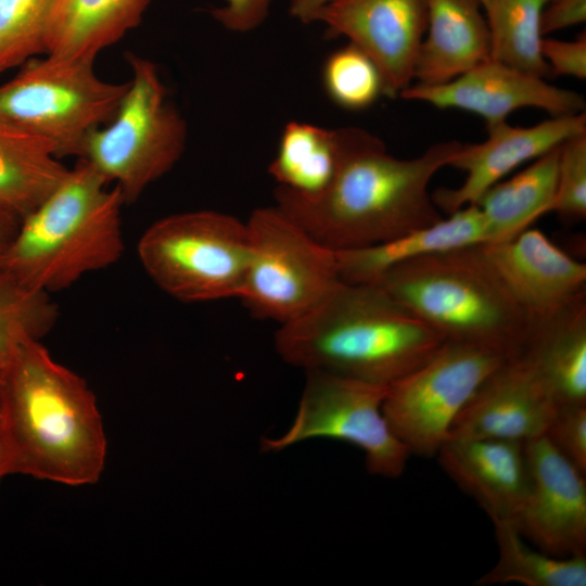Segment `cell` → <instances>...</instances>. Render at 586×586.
<instances>
[{
    "instance_id": "19",
    "label": "cell",
    "mask_w": 586,
    "mask_h": 586,
    "mask_svg": "<svg viewBox=\"0 0 586 586\" xmlns=\"http://www.w3.org/2000/svg\"><path fill=\"white\" fill-rule=\"evenodd\" d=\"M480 0H426V27L413 69L416 84L448 82L489 59Z\"/></svg>"
},
{
    "instance_id": "26",
    "label": "cell",
    "mask_w": 586,
    "mask_h": 586,
    "mask_svg": "<svg viewBox=\"0 0 586 586\" xmlns=\"http://www.w3.org/2000/svg\"><path fill=\"white\" fill-rule=\"evenodd\" d=\"M498 545L496 564L479 579L477 586L518 583L525 586H585L586 557H558L528 547L515 525L491 519Z\"/></svg>"
},
{
    "instance_id": "36",
    "label": "cell",
    "mask_w": 586,
    "mask_h": 586,
    "mask_svg": "<svg viewBox=\"0 0 586 586\" xmlns=\"http://www.w3.org/2000/svg\"><path fill=\"white\" fill-rule=\"evenodd\" d=\"M20 224L21 218L18 216L0 207V260L13 241Z\"/></svg>"
},
{
    "instance_id": "5",
    "label": "cell",
    "mask_w": 586,
    "mask_h": 586,
    "mask_svg": "<svg viewBox=\"0 0 586 586\" xmlns=\"http://www.w3.org/2000/svg\"><path fill=\"white\" fill-rule=\"evenodd\" d=\"M445 342L471 344L511 357L530 318L483 257L479 244L425 255L385 272L377 282Z\"/></svg>"
},
{
    "instance_id": "2",
    "label": "cell",
    "mask_w": 586,
    "mask_h": 586,
    "mask_svg": "<svg viewBox=\"0 0 586 586\" xmlns=\"http://www.w3.org/2000/svg\"><path fill=\"white\" fill-rule=\"evenodd\" d=\"M0 444L7 474L72 486L95 483L106 438L86 381L22 337L0 369Z\"/></svg>"
},
{
    "instance_id": "20",
    "label": "cell",
    "mask_w": 586,
    "mask_h": 586,
    "mask_svg": "<svg viewBox=\"0 0 586 586\" xmlns=\"http://www.w3.org/2000/svg\"><path fill=\"white\" fill-rule=\"evenodd\" d=\"M515 355L535 368L558 406L586 404V294L530 320Z\"/></svg>"
},
{
    "instance_id": "34",
    "label": "cell",
    "mask_w": 586,
    "mask_h": 586,
    "mask_svg": "<svg viewBox=\"0 0 586 586\" xmlns=\"http://www.w3.org/2000/svg\"><path fill=\"white\" fill-rule=\"evenodd\" d=\"M271 3L272 0H224L212 15L229 31L249 33L265 22Z\"/></svg>"
},
{
    "instance_id": "4",
    "label": "cell",
    "mask_w": 586,
    "mask_h": 586,
    "mask_svg": "<svg viewBox=\"0 0 586 586\" xmlns=\"http://www.w3.org/2000/svg\"><path fill=\"white\" fill-rule=\"evenodd\" d=\"M86 160L78 162L31 213L0 260V272L47 293L115 264L124 252L117 187Z\"/></svg>"
},
{
    "instance_id": "24",
    "label": "cell",
    "mask_w": 586,
    "mask_h": 586,
    "mask_svg": "<svg viewBox=\"0 0 586 586\" xmlns=\"http://www.w3.org/2000/svg\"><path fill=\"white\" fill-rule=\"evenodd\" d=\"M560 145L535 158L510 179L488 188L474 203L485 222V243L510 240L538 217L550 213L557 187Z\"/></svg>"
},
{
    "instance_id": "15",
    "label": "cell",
    "mask_w": 586,
    "mask_h": 586,
    "mask_svg": "<svg viewBox=\"0 0 586 586\" xmlns=\"http://www.w3.org/2000/svg\"><path fill=\"white\" fill-rule=\"evenodd\" d=\"M557 408L535 368L515 355L477 387L454 420L448 438L526 442L545 434Z\"/></svg>"
},
{
    "instance_id": "32",
    "label": "cell",
    "mask_w": 586,
    "mask_h": 586,
    "mask_svg": "<svg viewBox=\"0 0 586 586\" xmlns=\"http://www.w3.org/2000/svg\"><path fill=\"white\" fill-rule=\"evenodd\" d=\"M543 436L586 474V404L558 406Z\"/></svg>"
},
{
    "instance_id": "22",
    "label": "cell",
    "mask_w": 586,
    "mask_h": 586,
    "mask_svg": "<svg viewBox=\"0 0 586 586\" xmlns=\"http://www.w3.org/2000/svg\"><path fill=\"white\" fill-rule=\"evenodd\" d=\"M151 0H53L46 54L94 61L139 25Z\"/></svg>"
},
{
    "instance_id": "10",
    "label": "cell",
    "mask_w": 586,
    "mask_h": 586,
    "mask_svg": "<svg viewBox=\"0 0 586 586\" xmlns=\"http://www.w3.org/2000/svg\"><path fill=\"white\" fill-rule=\"evenodd\" d=\"M387 386L326 371H306L293 423L281 436L263 438L260 450L276 453L310 438H333L360 448L369 473L400 476L411 454L383 416Z\"/></svg>"
},
{
    "instance_id": "37",
    "label": "cell",
    "mask_w": 586,
    "mask_h": 586,
    "mask_svg": "<svg viewBox=\"0 0 586 586\" xmlns=\"http://www.w3.org/2000/svg\"><path fill=\"white\" fill-rule=\"evenodd\" d=\"M330 0H291L289 13L301 23H314L317 13Z\"/></svg>"
},
{
    "instance_id": "23",
    "label": "cell",
    "mask_w": 586,
    "mask_h": 586,
    "mask_svg": "<svg viewBox=\"0 0 586 586\" xmlns=\"http://www.w3.org/2000/svg\"><path fill=\"white\" fill-rule=\"evenodd\" d=\"M67 171L46 140L0 117V207L24 218Z\"/></svg>"
},
{
    "instance_id": "39",
    "label": "cell",
    "mask_w": 586,
    "mask_h": 586,
    "mask_svg": "<svg viewBox=\"0 0 586 586\" xmlns=\"http://www.w3.org/2000/svg\"><path fill=\"white\" fill-rule=\"evenodd\" d=\"M487 1H488V0H480V2H481L482 5H483V9H484L485 4L487 3Z\"/></svg>"
},
{
    "instance_id": "31",
    "label": "cell",
    "mask_w": 586,
    "mask_h": 586,
    "mask_svg": "<svg viewBox=\"0 0 586 586\" xmlns=\"http://www.w3.org/2000/svg\"><path fill=\"white\" fill-rule=\"evenodd\" d=\"M550 212L575 220L586 217V132L575 135L560 145Z\"/></svg>"
},
{
    "instance_id": "28",
    "label": "cell",
    "mask_w": 586,
    "mask_h": 586,
    "mask_svg": "<svg viewBox=\"0 0 586 586\" xmlns=\"http://www.w3.org/2000/svg\"><path fill=\"white\" fill-rule=\"evenodd\" d=\"M58 316L49 293L0 272V369L22 337L40 340L53 328Z\"/></svg>"
},
{
    "instance_id": "25",
    "label": "cell",
    "mask_w": 586,
    "mask_h": 586,
    "mask_svg": "<svg viewBox=\"0 0 586 586\" xmlns=\"http://www.w3.org/2000/svg\"><path fill=\"white\" fill-rule=\"evenodd\" d=\"M341 153L340 128L329 129L292 120L282 130L268 173L279 187L314 194L324 189L333 178Z\"/></svg>"
},
{
    "instance_id": "8",
    "label": "cell",
    "mask_w": 586,
    "mask_h": 586,
    "mask_svg": "<svg viewBox=\"0 0 586 586\" xmlns=\"http://www.w3.org/2000/svg\"><path fill=\"white\" fill-rule=\"evenodd\" d=\"M246 222L215 211H194L153 222L138 243L154 283L183 302L240 298L250 260Z\"/></svg>"
},
{
    "instance_id": "27",
    "label": "cell",
    "mask_w": 586,
    "mask_h": 586,
    "mask_svg": "<svg viewBox=\"0 0 586 586\" xmlns=\"http://www.w3.org/2000/svg\"><path fill=\"white\" fill-rule=\"evenodd\" d=\"M550 0H488L484 7L492 60L521 72L546 77L540 53L542 14Z\"/></svg>"
},
{
    "instance_id": "12",
    "label": "cell",
    "mask_w": 586,
    "mask_h": 586,
    "mask_svg": "<svg viewBox=\"0 0 586 586\" xmlns=\"http://www.w3.org/2000/svg\"><path fill=\"white\" fill-rule=\"evenodd\" d=\"M329 35L343 36L379 68L384 95L395 99L413 81L426 27V0H330L316 15Z\"/></svg>"
},
{
    "instance_id": "33",
    "label": "cell",
    "mask_w": 586,
    "mask_h": 586,
    "mask_svg": "<svg viewBox=\"0 0 586 586\" xmlns=\"http://www.w3.org/2000/svg\"><path fill=\"white\" fill-rule=\"evenodd\" d=\"M540 53L550 73L578 79L586 77V37L584 34L575 40L543 37Z\"/></svg>"
},
{
    "instance_id": "9",
    "label": "cell",
    "mask_w": 586,
    "mask_h": 586,
    "mask_svg": "<svg viewBox=\"0 0 586 586\" xmlns=\"http://www.w3.org/2000/svg\"><path fill=\"white\" fill-rule=\"evenodd\" d=\"M246 226L251 250L240 300L256 318L279 324L294 320L341 281L335 250L278 207L257 208Z\"/></svg>"
},
{
    "instance_id": "7",
    "label": "cell",
    "mask_w": 586,
    "mask_h": 586,
    "mask_svg": "<svg viewBox=\"0 0 586 586\" xmlns=\"http://www.w3.org/2000/svg\"><path fill=\"white\" fill-rule=\"evenodd\" d=\"M126 60L131 69L126 93L113 118L89 137L81 158L115 183L129 204L180 160L187 125L157 66L133 53Z\"/></svg>"
},
{
    "instance_id": "29",
    "label": "cell",
    "mask_w": 586,
    "mask_h": 586,
    "mask_svg": "<svg viewBox=\"0 0 586 586\" xmlns=\"http://www.w3.org/2000/svg\"><path fill=\"white\" fill-rule=\"evenodd\" d=\"M322 80L329 98L345 110L367 109L384 95L379 68L366 53L351 43L329 55Z\"/></svg>"
},
{
    "instance_id": "6",
    "label": "cell",
    "mask_w": 586,
    "mask_h": 586,
    "mask_svg": "<svg viewBox=\"0 0 586 586\" xmlns=\"http://www.w3.org/2000/svg\"><path fill=\"white\" fill-rule=\"evenodd\" d=\"M94 61L46 54L0 85V117L46 140L61 160L81 158L89 137L116 113L128 88L98 76Z\"/></svg>"
},
{
    "instance_id": "3",
    "label": "cell",
    "mask_w": 586,
    "mask_h": 586,
    "mask_svg": "<svg viewBox=\"0 0 586 586\" xmlns=\"http://www.w3.org/2000/svg\"><path fill=\"white\" fill-rule=\"evenodd\" d=\"M444 342L379 285L343 281L275 335L292 366L380 384L411 372Z\"/></svg>"
},
{
    "instance_id": "11",
    "label": "cell",
    "mask_w": 586,
    "mask_h": 586,
    "mask_svg": "<svg viewBox=\"0 0 586 586\" xmlns=\"http://www.w3.org/2000/svg\"><path fill=\"white\" fill-rule=\"evenodd\" d=\"M507 357L491 348L444 342L424 364L387 386L383 416L410 454L433 457L484 380Z\"/></svg>"
},
{
    "instance_id": "16",
    "label": "cell",
    "mask_w": 586,
    "mask_h": 586,
    "mask_svg": "<svg viewBox=\"0 0 586 586\" xmlns=\"http://www.w3.org/2000/svg\"><path fill=\"white\" fill-rule=\"evenodd\" d=\"M486 140L461 145L450 167L466 173L458 188H440L432 199L438 209L450 215L474 204L492 186L521 164L535 160L559 146L569 138L586 132L585 112L551 116L530 127L507 122L487 128Z\"/></svg>"
},
{
    "instance_id": "21",
    "label": "cell",
    "mask_w": 586,
    "mask_h": 586,
    "mask_svg": "<svg viewBox=\"0 0 586 586\" xmlns=\"http://www.w3.org/2000/svg\"><path fill=\"white\" fill-rule=\"evenodd\" d=\"M486 241L481 211L471 204L434 225L393 240L365 247L335 250L337 273L343 282L372 284L392 268L412 259Z\"/></svg>"
},
{
    "instance_id": "14",
    "label": "cell",
    "mask_w": 586,
    "mask_h": 586,
    "mask_svg": "<svg viewBox=\"0 0 586 586\" xmlns=\"http://www.w3.org/2000/svg\"><path fill=\"white\" fill-rule=\"evenodd\" d=\"M405 100L421 101L441 110L456 109L474 113L486 128L507 122L523 107H536L551 116L582 113L584 97L556 87L491 58L457 78L441 85L413 84L399 94Z\"/></svg>"
},
{
    "instance_id": "30",
    "label": "cell",
    "mask_w": 586,
    "mask_h": 586,
    "mask_svg": "<svg viewBox=\"0 0 586 586\" xmlns=\"http://www.w3.org/2000/svg\"><path fill=\"white\" fill-rule=\"evenodd\" d=\"M53 0H0V73L46 54Z\"/></svg>"
},
{
    "instance_id": "13",
    "label": "cell",
    "mask_w": 586,
    "mask_h": 586,
    "mask_svg": "<svg viewBox=\"0 0 586 586\" xmlns=\"http://www.w3.org/2000/svg\"><path fill=\"white\" fill-rule=\"evenodd\" d=\"M528 488L513 520L522 536L558 557L586 551V480L545 436L524 442Z\"/></svg>"
},
{
    "instance_id": "17",
    "label": "cell",
    "mask_w": 586,
    "mask_h": 586,
    "mask_svg": "<svg viewBox=\"0 0 586 586\" xmlns=\"http://www.w3.org/2000/svg\"><path fill=\"white\" fill-rule=\"evenodd\" d=\"M479 249L530 320L586 294V265L538 229L527 228L510 240L482 243Z\"/></svg>"
},
{
    "instance_id": "18",
    "label": "cell",
    "mask_w": 586,
    "mask_h": 586,
    "mask_svg": "<svg viewBox=\"0 0 586 586\" xmlns=\"http://www.w3.org/2000/svg\"><path fill=\"white\" fill-rule=\"evenodd\" d=\"M436 456L442 469L491 519L513 522L528 488L524 442L448 438Z\"/></svg>"
},
{
    "instance_id": "35",
    "label": "cell",
    "mask_w": 586,
    "mask_h": 586,
    "mask_svg": "<svg viewBox=\"0 0 586 586\" xmlns=\"http://www.w3.org/2000/svg\"><path fill=\"white\" fill-rule=\"evenodd\" d=\"M585 20L586 0H550L542 14V35L582 24Z\"/></svg>"
},
{
    "instance_id": "38",
    "label": "cell",
    "mask_w": 586,
    "mask_h": 586,
    "mask_svg": "<svg viewBox=\"0 0 586 586\" xmlns=\"http://www.w3.org/2000/svg\"><path fill=\"white\" fill-rule=\"evenodd\" d=\"M5 461L3 456L2 446L0 444V484L1 481L7 476Z\"/></svg>"
},
{
    "instance_id": "1",
    "label": "cell",
    "mask_w": 586,
    "mask_h": 586,
    "mask_svg": "<svg viewBox=\"0 0 586 586\" xmlns=\"http://www.w3.org/2000/svg\"><path fill=\"white\" fill-rule=\"evenodd\" d=\"M340 133V164L324 189L314 194L275 190V206L316 241L332 250L365 247L443 219L429 184L461 142H438L416 157L398 158L362 128L341 127Z\"/></svg>"
}]
</instances>
